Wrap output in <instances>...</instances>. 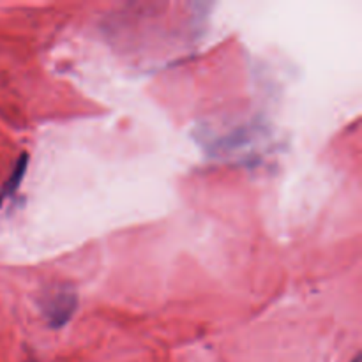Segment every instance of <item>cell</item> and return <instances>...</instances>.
Masks as SVG:
<instances>
[{"label":"cell","instance_id":"1","mask_svg":"<svg viewBox=\"0 0 362 362\" xmlns=\"http://www.w3.org/2000/svg\"><path fill=\"white\" fill-rule=\"evenodd\" d=\"M74 310H76V296L67 288L53 290L49 296L45 297V303H42V315L46 317L49 327L66 325L73 317Z\"/></svg>","mask_w":362,"mask_h":362}]
</instances>
